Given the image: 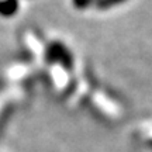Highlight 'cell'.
Here are the masks:
<instances>
[{
    "mask_svg": "<svg viewBox=\"0 0 152 152\" xmlns=\"http://www.w3.org/2000/svg\"><path fill=\"white\" fill-rule=\"evenodd\" d=\"M17 9H18L17 0H1L0 1V14L1 16H13Z\"/></svg>",
    "mask_w": 152,
    "mask_h": 152,
    "instance_id": "cell-1",
    "label": "cell"
},
{
    "mask_svg": "<svg viewBox=\"0 0 152 152\" xmlns=\"http://www.w3.org/2000/svg\"><path fill=\"white\" fill-rule=\"evenodd\" d=\"M124 0H99L97 6L100 9H107V7H111V6H115L118 3H123Z\"/></svg>",
    "mask_w": 152,
    "mask_h": 152,
    "instance_id": "cell-2",
    "label": "cell"
},
{
    "mask_svg": "<svg viewBox=\"0 0 152 152\" xmlns=\"http://www.w3.org/2000/svg\"><path fill=\"white\" fill-rule=\"evenodd\" d=\"M73 3H75L76 7H79V9H83V7H87V6L92 3V0H73Z\"/></svg>",
    "mask_w": 152,
    "mask_h": 152,
    "instance_id": "cell-3",
    "label": "cell"
}]
</instances>
